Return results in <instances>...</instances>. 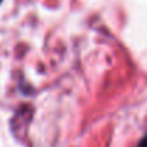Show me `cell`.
<instances>
[{
  "instance_id": "1",
  "label": "cell",
  "mask_w": 147,
  "mask_h": 147,
  "mask_svg": "<svg viewBox=\"0 0 147 147\" xmlns=\"http://www.w3.org/2000/svg\"><path fill=\"white\" fill-rule=\"evenodd\" d=\"M137 147H147V136H144V137L140 140V143H139Z\"/></svg>"
},
{
  "instance_id": "2",
  "label": "cell",
  "mask_w": 147,
  "mask_h": 147,
  "mask_svg": "<svg viewBox=\"0 0 147 147\" xmlns=\"http://www.w3.org/2000/svg\"><path fill=\"white\" fill-rule=\"evenodd\" d=\"M0 1H1V0H0Z\"/></svg>"
}]
</instances>
